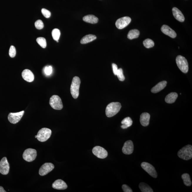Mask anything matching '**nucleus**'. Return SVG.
Instances as JSON below:
<instances>
[{
  "instance_id": "f257e3e1",
  "label": "nucleus",
  "mask_w": 192,
  "mask_h": 192,
  "mask_svg": "<svg viewBox=\"0 0 192 192\" xmlns=\"http://www.w3.org/2000/svg\"><path fill=\"white\" fill-rule=\"evenodd\" d=\"M121 105L120 103L112 102L108 105L106 108V115L108 118L114 116L120 111Z\"/></svg>"
},
{
  "instance_id": "f03ea898",
  "label": "nucleus",
  "mask_w": 192,
  "mask_h": 192,
  "mask_svg": "<svg viewBox=\"0 0 192 192\" xmlns=\"http://www.w3.org/2000/svg\"><path fill=\"white\" fill-rule=\"evenodd\" d=\"M178 155L181 158L188 160L192 158V146L190 144L185 146L178 151Z\"/></svg>"
},
{
  "instance_id": "7ed1b4c3",
  "label": "nucleus",
  "mask_w": 192,
  "mask_h": 192,
  "mask_svg": "<svg viewBox=\"0 0 192 192\" xmlns=\"http://www.w3.org/2000/svg\"><path fill=\"white\" fill-rule=\"evenodd\" d=\"M81 84V80L78 76L73 78L71 86V94L75 99L77 98L79 95V89Z\"/></svg>"
},
{
  "instance_id": "20e7f679",
  "label": "nucleus",
  "mask_w": 192,
  "mask_h": 192,
  "mask_svg": "<svg viewBox=\"0 0 192 192\" xmlns=\"http://www.w3.org/2000/svg\"><path fill=\"white\" fill-rule=\"evenodd\" d=\"M176 61L178 68L181 72L187 74L188 71V63L185 57L181 55L178 56L176 58Z\"/></svg>"
},
{
  "instance_id": "39448f33",
  "label": "nucleus",
  "mask_w": 192,
  "mask_h": 192,
  "mask_svg": "<svg viewBox=\"0 0 192 192\" xmlns=\"http://www.w3.org/2000/svg\"><path fill=\"white\" fill-rule=\"evenodd\" d=\"M51 133L52 131L50 129L47 128H42L37 133V138L41 142H45L50 138Z\"/></svg>"
},
{
  "instance_id": "423d86ee",
  "label": "nucleus",
  "mask_w": 192,
  "mask_h": 192,
  "mask_svg": "<svg viewBox=\"0 0 192 192\" xmlns=\"http://www.w3.org/2000/svg\"><path fill=\"white\" fill-rule=\"evenodd\" d=\"M49 103L51 107L55 110H61L63 108L61 98L56 95H54L51 97Z\"/></svg>"
},
{
  "instance_id": "0eeeda50",
  "label": "nucleus",
  "mask_w": 192,
  "mask_h": 192,
  "mask_svg": "<svg viewBox=\"0 0 192 192\" xmlns=\"http://www.w3.org/2000/svg\"><path fill=\"white\" fill-rule=\"evenodd\" d=\"M23 156L24 159L27 162H33L36 157L37 151L34 149H27L24 152Z\"/></svg>"
},
{
  "instance_id": "6e6552de",
  "label": "nucleus",
  "mask_w": 192,
  "mask_h": 192,
  "mask_svg": "<svg viewBox=\"0 0 192 192\" xmlns=\"http://www.w3.org/2000/svg\"><path fill=\"white\" fill-rule=\"evenodd\" d=\"M141 166L144 171L154 178L157 177V174L155 168L149 163L143 162L141 164Z\"/></svg>"
},
{
  "instance_id": "1a4fd4ad",
  "label": "nucleus",
  "mask_w": 192,
  "mask_h": 192,
  "mask_svg": "<svg viewBox=\"0 0 192 192\" xmlns=\"http://www.w3.org/2000/svg\"><path fill=\"white\" fill-rule=\"evenodd\" d=\"M93 154L99 158L104 159L108 156V153L105 149L99 146L93 148L92 150Z\"/></svg>"
},
{
  "instance_id": "9d476101",
  "label": "nucleus",
  "mask_w": 192,
  "mask_h": 192,
  "mask_svg": "<svg viewBox=\"0 0 192 192\" xmlns=\"http://www.w3.org/2000/svg\"><path fill=\"white\" fill-rule=\"evenodd\" d=\"M24 111L16 113H10L8 116V119L10 122L13 124H16L21 120L24 114Z\"/></svg>"
},
{
  "instance_id": "9b49d317",
  "label": "nucleus",
  "mask_w": 192,
  "mask_h": 192,
  "mask_svg": "<svg viewBox=\"0 0 192 192\" xmlns=\"http://www.w3.org/2000/svg\"><path fill=\"white\" fill-rule=\"evenodd\" d=\"M131 21V19L130 17L128 16H125L118 19L117 20L115 25L118 29H122L128 26Z\"/></svg>"
},
{
  "instance_id": "f8f14e48",
  "label": "nucleus",
  "mask_w": 192,
  "mask_h": 192,
  "mask_svg": "<svg viewBox=\"0 0 192 192\" xmlns=\"http://www.w3.org/2000/svg\"><path fill=\"white\" fill-rule=\"evenodd\" d=\"M54 165L51 163H46L40 167L39 171L40 176H44L48 174L54 169Z\"/></svg>"
},
{
  "instance_id": "ddd939ff",
  "label": "nucleus",
  "mask_w": 192,
  "mask_h": 192,
  "mask_svg": "<svg viewBox=\"0 0 192 192\" xmlns=\"http://www.w3.org/2000/svg\"><path fill=\"white\" fill-rule=\"evenodd\" d=\"M10 166L6 157H3L0 162V173L3 175H7L9 172Z\"/></svg>"
},
{
  "instance_id": "4468645a",
  "label": "nucleus",
  "mask_w": 192,
  "mask_h": 192,
  "mask_svg": "<svg viewBox=\"0 0 192 192\" xmlns=\"http://www.w3.org/2000/svg\"><path fill=\"white\" fill-rule=\"evenodd\" d=\"M134 146L132 141L128 140L125 143L122 148V152L124 154L129 155L133 152Z\"/></svg>"
},
{
  "instance_id": "2eb2a0df",
  "label": "nucleus",
  "mask_w": 192,
  "mask_h": 192,
  "mask_svg": "<svg viewBox=\"0 0 192 192\" xmlns=\"http://www.w3.org/2000/svg\"><path fill=\"white\" fill-rule=\"evenodd\" d=\"M161 30L163 33L171 37V38H176L177 35L176 32L167 25H163L161 28Z\"/></svg>"
},
{
  "instance_id": "dca6fc26",
  "label": "nucleus",
  "mask_w": 192,
  "mask_h": 192,
  "mask_svg": "<svg viewBox=\"0 0 192 192\" xmlns=\"http://www.w3.org/2000/svg\"><path fill=\"white\" fill-rule=\"evenodd\" d=\"M22 76L24 79L28 82H31L34 79L33 73L28 69H25L22 73Z\"/></svg>"
},
{
  "instance_id": "f3484780",
  "label": "nucleus",
  "mask_w": 192,
  "mask_h": 192,
  "mask_svg": "<svg viewBox=\"0 0 192 192\" xmlns=\"http://www.w3.org/2000/svg\"><path fill=\"white\" fill-rule=\"evenodd\" d=\"M52 188L54 189L63 190L67 188V186L66 183L61 179H58L53 183Z\"/></svg>"
},
{
  "instance_id": "a211bd4d",
  "label": "nucleus",
  "mask_w": 192,
  "mask_h": 192,
  "mask_svg": "<svg viewBox=\"0 0 192 192\" xmlns=\"http://www.w3.org/2000/svg\"><path fill=\"white\" fill-rule=\"evenodd\" d=\"M173 16L176 19L180 22H183L184 21L185 17L183 13L178 8L174 7L172 9Z\"/></svg>"
},
{
  "instance_id": "6ab92c4d",
  "label": "nucleus",
  "mask_w": 192,
  "mask_h": 192,
  "mask_svg": "<svg viewBox=\"0 0 192 192\" xmlns=\"http://www.w3.org/2000/svg\"><path fill=\"white\" fill-rule=\"evenodd\" d=\"M150 115L147 113H143L141 114L140 121L141 124L143 126H147L149 125Z\"/></svg>"
},
{
  "instance_id": "aec40b11",
  "label": "nucleus",
  "mask_w": 192,
  "mask_h": 192,
  "mask_svg": "<svg viewBox=\"0 0 192 192\" xmlns=\"http://www.w3.org/2000/svg\"><path fill=\"white\" fill-rule=\"evenodd\" d=\"M166 84H167V81H161L151 89V92L154 93L159 92L166 87Z\"/></svg>"
},
{
  "instance_id": "412c9836",
  "label": "nucleus",
  "mask_w": 192,
  "mask_h": 192,
  "mask_svg": "<svg viewBox=\"0 0 192 192\" xmlns=\"http://www.w3.org/2000/svg\"><path fill=\"white\" fill-rule=\"evenodd\" d=\"M83 19L84 21L92 24L97 23L98 20L97 17L93 15H86L83 18Z\"/></svg>"
},
{
  "instance_id": "4be33fe9",
  "label": "nucleus",
  "mask_w": 192,
  "mask_h": 192,
  "mask_svg": "<svg viewBox=\"0 0 192 192\" xmlns=\"http://www.w3.org/2000/svg\"><path fill=\"white\" fill-rule=\"evenodd\" d=\"M178 96L177 93L175 92L171 93L166 96L165 101L166 103H172L176 101Z\"/></svg>"
},
{
  "instance_id": "5701e85b",
  "label": "nucleus",
  "mask_w": 192,
  "mask_h": 192,
  "mask_svg": "<svg viewBox=\"0 0 192 192\" xmlns=\"http://www.w3.org/2000/svg\"><path fill=\"white\" fill-rule=\"evenodd\" d=\"M96 35L92 34L86 35L81 39V43L82 44H87L96 40Z\"/></svg>"
},
{
  "instance_id": "b1692460",
  "label": "nucleus",
  "mask_w": 192,
  "mask_h": 192,
  "mask_svg": "<svg viewBox=\"0 0 192 192\" xmlns=\"http://www.w3.org/2000/svg\"><path fill=\"white\" fill-rule=\"evenodd\" d=\"M121 123L122 125L121 126V128L122 129H126L131 126L133 121L130 117H128L123 119Z\"/></svg>"
},
{
  "instance_id": "393cba45",
  "label": "nucleus",
  "mask_w": 192,
  "mask_h": 192,
  "mask_svg": "<svg viewBox=\"0 0 192 192\" xmlns=\"http://www.w3.org/2000/svg\"><path fill=\"white\" fill-rule=\"evenodd\" d=\"M140 33L139 30L137 29L131 30L129 31L127 35V37L130 40L137 38L140 35Z\"/></svg>"
},
{
  "instance_id": "a878e982",
  "label": "nucleus",
  "mask_w": 192,
  "mask_h": 192,
  "mask_svg": "<svg viewBox=\"0 0 192 192\" xmlns=\"http://www.w3.org/2000/svg\"><path fill=\"white\" fill-rule=\"evenodd\" d=\"M139 188L142 192H153V189L148 185L144 183H141L139 185Z\"/></svg>"
},
{
  "instance_id": "bb28decb",
  "label": "nucleus",
  "mask_w": 192,
  "mask_h": 192,
  "mask_svg": "<svg viewBox=\"0 0 192 192\" xmlns=\"http://www.w3.org/2000/svg\"><path fill=\"white\" fill-rule=\"evenodd\" d=\"M181 178L183 180V183L186 186H191L192 182L189 174L187 173H184L182 175Z\"/></svg>"
},
{
  "instance_id": "cd10ccee",
  "label": "nucleus",
  "mask_w": 192,
  "mask_h": 192,
  "mask_svg": "<svg viewBox=\"0 0 192 192\" xmlns=\"http://www.w3.org/2000/svg\"><path fill=\"white\" fill-rule=\"evenodd\" d=\"M52 36L54 39L57 42H59V37H60L61 33L60 30L58 29H55L52 30Z\"/></svg>"
},
{
  "instance_id": "c85d7f7f",
  "label": "nucleus",
  "mask_w": 192,
  "mask_h": 192,
  "mask_svg": "<svg viewBox=\"0 0 192 192\" xmlns=\"http://www.w3.org/2000/svg\"><path fill=\"white\" fill-rule=\"evenodd\" d=\"M144 46L147 49L152 48L154 46V43L153 41L150 39H147L143 42Z\"/></svg>"
},
{
  "instance_id": "c756f323",
  "label": "nucleus",
  "mask_w": 192,
  "mask_h": 192,
  "mask_svg": "<svg viewBox=\"0 0 192 192\" xmlns=\"http://www.w3.org/2000/svg\"><path fill=\"white\" fill-rule=\"evenodd\" d=\"M36 41L39 45L42 48H45L47 46L46 41L45 38L42 37H40L37 38Z\"/></svg>"
},
{
  "instance_id": "7c9ffc66",
  "label": "nucleus",
  "mask_w": 192,
  "mask_h": 192,
  "mask_svg": "<svg viewBox=\"0 0 192 192\" xmlns=\"http://www.w3.org/2000/svg\"><path fill=\"white\" fill-rule=\"evenodd\" d=\"M116 76H118L119 80L120 81H123L125 80V76L123 74V70L121 68L118 69Z\"/></svg>"
},
{
  "instance_id": "2f4dec72",
  "label": "nucleus",
  "mask_w": 192,
  "mask_h": 192,
  "mask_svg": "<svg viewBox=\"0 0 192 192\" xmlns=\"http://www.w3.org/2000/svg\"><path fill=\"white\" fill-rule=\"evenodd\" d=\"M35 25L36 28L39 30H41L44 27L43 22L41 20H37L36 21Z\"/></svg>"
},
{
  "instance_id": "473e14b6",
  "label": "nucleus",
  "mask_w": 192,
  "mask_h": 192,
  "mask_svg": "<svg viewBox=\"0 0 192 192\" xmlns=\"http://www.w3.org/2000/svg\"><path fill=\"white\" fill-rule=\"evenodd\" d=\"M16 54V50L14 46H11L10 47L9 50V55L11 58H14Z\"/></svg>"
},
{
  "instance_id": "72a5a7b5",
  "label": "nucleus",
  "mask_w": 192,
  "mask_h": 192,
  "mask_svg": "<svg viewBox=\"0 0 192 192\" xmlns=\"http://www.w3.org/2000/svg\"><path fill=\"white\" fill-rule=\"evenodd\" d=\"M42 14L46 18H49L51 16V13L50 11L45 8H43L41 10Z\"/></svg>"
},
{
  "instance_id": "f704fd0d",
  "label": "nucleus",
  "mask_w": 192,
  "mask_h": 192,
  "mask_svg": "<svg viewBox=\"0 0 192 192\" xmlns=\"http://www.w3.org/2000/svg\"><path fill=\"white\" fill-rule=\"evenodd\" d=\"M44 72L46 75L49 76L51 74L52 72V68L51 66H47L45 67Z\"/></svg>"
},
{
  "instance_id": "c9c22d12",
  "label": "nucleus",
  "mask_w": 192,
  "mask_h": 192,
  "mask_svg": "<svg viewBox=\"0 0 192 192\" xmlns=\"http://www.w3.org/2000/svg\"><path fill=\"white\" fill-rule=\"evenodd\" d=\"M122 189L124 192H132V190L130 187L127 186V185L124 184L122 186Z\"/></svg>"
},
{
  "instance_id": "e433bc0d",
  "label": "nucleus",
  "mask_w": 192,
  "mask_h": 192,
  "mask_svg": "<svg viewBox=\"0 0 192 192\" xmlns=\"http://www.w3.org/2000/svg\"><path fill=\"white\" fill-rule=\"evenodd\" d=\"M112 67H113V71L114 74L115 75H116L117 72L118 71V66H117L116 64H112Z\"/></svg>"
},
{
  "instance_id": "4c0bfd02",
  "label": "nucleus",
  "mask_w": 192,
  "mask_h": 192,
  "mask_svg": "<svg viewBox=\"0 0 192 192\" xmlns=\"http://www.w3.org/2000/svg\"><path fill=\"white\" fill-rule=\"evenodd\" d=\"M3 187L0 186V192H6Z\"/></svg>"
},
{
  "instance_id": "58836bf2",
  "label": "nucleus",
  "mask_w": 192,
  "mask_h": 192,
  "mask_svg": "<svg viewBox=\"0 0 192 192\" xmlns=\"http://www.w3.org/2000/svg\"><path fill=\"white\" fill-rule=\"evenodd\" d=\"M35 137L36 138H37V136H35Z\"/></svg>"
}]
</instances>
